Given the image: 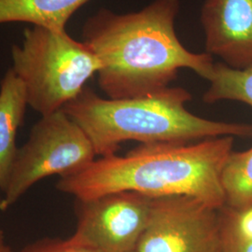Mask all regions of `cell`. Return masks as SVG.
Returning <instances> with one entry per match:
<instances>
[{"mask_svg": "<svg viewBox=\"0 0 252 252\" xmlns=\"http://www.w3.org/2000/svg\"><path fill=\"white\" fill-rule=\"evenodd\" d=\"M208 81L210 86L203 96L207 104L234 100L252 107V65L246 68H234L224 63H214L213 72Z\"/></svg>", "mask_w": 252, "mask_h": 252, "instance_id": "11", "label": "cell"}, {"mask_svg": "<svg viewBox=\"0 0 252 252\" xmlns=\"http://www.w3.org/2000/svg\"><path fill=\"white\" fill-rule=\"evenodd\" d=\"M153 197L120 191L77 200L72 237L100 252H136L148 224Z\"/></svg>", "mask_w": 252, "mask_h": 252, "instance_id": "7", "label": "cell"}, {"mask_svg": "<svg viewBox=\"0 0 252 252\" xmlns=\"http://www.w3.org/2000/svg\"><path fill=\"white\" fill-rule=\"evenodd\" d=\"M27 107L24 84L9 68L0 81V189L3 191L18 153L17 134Z\"/></svg>", "mask_w": 252, "mask_h": 252, "instance_id": "9", "label": "cell"}, {"mask_svg": "<svg viewBox=\"0 0 252 252\" xmlns=\"http://www.w3.org/2000/svg\"><path fill=\"white\" fill-rule=\"evenodd\" d=\"M84 131L63 109L41 116L25 145L18 149L3 195V210L17 203L40 180L75 174L95 158Z\"/></svg>", "mask_w": 252, "mask_h": 252, "instance_id": "5", "label": "cell"}, {"mask_svg": "<svg viewBox=\"0 0 252 252\" xmlns=\"http://www.w3.org/2000/svg\"><path fill=\"white\" fill-rule=\"evenodd\" d=\"M201 22L207 54L234 68L252 65V0H206Z\"/></svg>", "mask_w": 252, "mask_h": 252, "instance_id": "8", "label": "cell"}, {"mask_svg": "<svg viewBox=\"0 0 252 252\" xmlns=\"http://www.w3.org/2000/svg\"><path fill=\"white\" fill-rule=\"evenodd\" d=\"M219 210L189 195L153 197L136 252H223Z\"/></svg>", "mask_w": 252, "mask_h": 252, "instance_id": "6", "label": "cell"}, {"mask_svg": "<svg viewBox=\"0 0 252 252\" xmlns=\"http://www.w3.org/2000/svg\"><path fill=\"white\" fill-rule=\"evenodd\" d=\"M91 0H0V25L27 23L65 30L73 14Z\"/></svg>", "mask_w": 252, "mask_h": 252, "instance_id": "10", "label": "cell"}, {"mask_svg": "<svg viewBox=\"0 0 252 252\" xmlns=\"http://www.w3.org/2000/svg\"><path fill=\"white\" fill-rule=\"evenodd\" d=\"M0 252H13L8 246V244L6 243L5 235L2 230H0Z\"/></svg>", "mask_w": 252, "mask_h": 252, "instance_id": "16", "label": "cell"}, {"mask_svg": "<svg viewBox=\"0 0 252 252\" xmlns=\"http://www.w3.org/2000/svg\"><path fill=\"white\" fill-rule=\"evenodd\" d=\"M223 252H252V240L221 235Z\"/></svg>", "mask_w": 252, "mask_h": 252, "instance_id": "15", "label": "cell"}, {"mask_svg": "<svg viewBox=\"0 0 252 252\" xmlns=\"http://www.w3.org/2000/svg\"><path fill=\"white\" fill-rule=\"evenodd\" d=\"M191 99L181 87H167L145 96L103 98L90 88L63 110L90 139L97 157L116 154L127 140L141 144L193 142L220 136H252V125L198 117L186 108Z\"/></svg>", "mask_w": 252, "mask_h": 252, "instance_id": "3", "label": "cell"}, {"mask_svg": "<svg viewBox=\"0 0 252 252\" xmlns=\"http://www.w3.org/2000/svg\"><path fill=\"white\" fill-rule=\"evenodd\" d=\"M221 183L226 207L252 206V147L244 152H232L223 168Z\"/></svg>", "mask_w": 252, "mask_h": 252, "instance_id": "12", "label": "cell"}, {"mask_svg": "<svg viewBox=\"0 0 252 252\" xmlns=\"http://www.w3.org/2000/svg\"><path fill=\"white\" fill-rule=\"evenodd\" d=\"M233 146L234 136L229 135L140 144L124 156L95 158L80 171L60 178L56 188L76 200L120 191L150 197L189 195L220 209L225 206L221 175Z\"/></svg>", "mask_w": 252, "mask_h": 252, "instance_id": "2", "label": "cell"}, {"mask_svg": "<svg viewBox=\"0 0 252 252\" xmlns=\"http://www.w3.org/2000/svg\"><path fill=\"white\" fill-rule=\"evenodd\" d=\"M0 210H3V196L0 195Z\"/></svg>", "mask_w": 252, "mask_h": 252, "instance_id": "17", "label": "cell"}, {"mask_svg": "<svg viewBox=\"0 0 252 252\" xmlns=\"http://www.w3.org/2000/svg\"><path fill=\"white\" fill-rule=\"evenodd\" d=\"M179 9L180 0H154L136 12L102 9L87 20L83 41L99 59L98 84L108 98H135L163 90L181 68L210 79L212 55L190 52L177 36Z\"/></svg>", "mask_w": 252, "mask_h": 252, "instance_id": "1", "label": "cell"}, {"mask_svg": "<svg viewBox=\"0 0 252 252\" xmlns=\"http://www.w3.org/2000/svg\"><path fill=\"white\" fill-rule=\"evenodd\" d=\"M11 70L24 84L28 107L50 115L75 99L97 75L99 59L66 30L32 27L11 48Z\"/></svg>", "mask_w": 252, "mask_h": 252, "instance_id": "4", "label": "cell"}, {"mask_svg": "<svg viewBox=\"0 0 252 252\" xmlns=\"http://www.w3.org/2000/svg\"><path fill=\"white\" fill-rule=\"evenodd\" d=\"M219 213L221 235L252 240V206L243 208L224 206Z\"/></svg>", "mask_w": 252, "mask_h": 252, "instance_id": "13", "label": "cell"}, {"mask_svg": "<svg viewBox=\"0 0 252 252\" xmlns=\"http://www.w3.org/2000/svg\"><path fill=\"white\" fill-rule=\"evenodd\" d=\"M100 252L77 241L72 235L68 238L46 237L27 245L20 252Z\"/></svg>", "mask_w": 252, "mask_h": 252, "instance_id": "14", "label": "cell"}]
</instances>
